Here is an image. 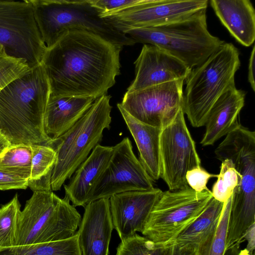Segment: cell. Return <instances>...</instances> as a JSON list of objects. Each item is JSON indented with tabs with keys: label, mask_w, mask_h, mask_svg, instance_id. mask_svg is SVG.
<instances>
[{
	"label": "cell",
	"mask_w": 255,
	"mask_h": 255,
	"mask_svg": "<svg viewBox=\"0 0 255 255\" xmlns=\"http://www.w3.org/2000/svg\"><path fill=\"white\" fill-rule=\"evenodd\" d=\"M122 48L86 31L65 32L41 62L50 96L96 99L107 95L121 74Z\"/></svg>",
	"instance_id": "1"
},
{
	"label": "cell",
	"mask_w": 255,
	"mask_h": 255,
	"mask_svg": "<svg viewBox=\"0 0 255 255\" xmlns=\"http://www.w3.org/2000/svg\"><path fill=\"white\" fill-rule=\"evenodd\" d=\"M51 94L41 63L0 92V129L11 144L46 145L44 117Z\"/></svg>",
	"instance_id": "2"
},
{
	"label": "cell",
	"mask_w": 255,
	"mask_h": 255,
	"mask_svg": "<svg viewBox=\"0 0 255 255\" xmlns=\"http://www.w3.org/2000/svg\"><path fill=\"white\" fill-rule=\"evenodd\" d=\"M221 161L228 159L239 180L232 196L226 250L242 242L246 231L255 223V132L240 125L228 133L215 151Z\"/></svg>",
	"instance_id": "3"
},
{
	"label": "cell",
	"mask_w": 255,
	"mask_h": 255,
	"mask_svg": "<svg viewBox=\"0 0 255 255\" xmlns=\"http://www.w3.org/2000/svg\"><path fill=\"white\" fill-rule=\"evenodd\" d=\"M35 22L46 48L51 47L67 31L84 30L116 45L135 43L115 27L89 0H30Z\"/></svg>",
	"instance_id": "4"
},
{
	"label": "cell",
	"mask_w": 255,
	"mask_h": 255,
	"mask_svg": "<svg viewBox=\"0 0 255 255\" xmlns=\"http://www.w3.org/2000/svg\"><path fill=\"white\" fill-rule=\"evenodd\" d=\"M240 65L238 48L232 43L225 42L191 69L185 80L182 109L193 127L205 125L214 104L228 88L235 85V74Z\"/></svg>",
	"instance_id": "5"
},
{
	"label": "cell",
	"mask_w": 255,
	"mask_h": 255,
	"mask_svg": "<svg viewBox=\"0 0 255 255\" xmlns=\"http://www.w3.org/2000/svg\"><path fill=\"white\" fill-rule=\"evenodd\" d=\"M206 10L165 25L130 29L124 33L135 43L150 44L166 51L191 70L225 42L209 32Z\"/></svg>",
	"instance_id": "6"
},
{
	"label": "cell",
	"mask_w": 255,
	"mask_h": 255,
	"mask_svg": "<svg viewBox=\"0 0 255 255\" xmlns=\"http://www.w3.org/2000/svg\"><path fill=\"white\" fill-rule=\"evenodd\" d=\"M110 95L97 98L81 118L61 136L47 145L56 153L51 177L52 191L60 190L79 166L102 141L103 131L110 129L112 121Z\"/></svg>",
	"instance_id": "7"
},
{
	"label": "cell",
	"mask_w": 255,
	"mask_h": 255,
	"mask_svg": "<svg viewBox=\"0 0 255 255\" xmlns=\"http://www.w3.org/2000/svg\"><path fill=\"white\" fill-rule=\"evenodd\" d=\"M81 220L66 197L60 198L52 190L34 191L20 213L15 247L71 238Z\"/></svg>",
	"instance_id": "8"
},
{
	"label": "cell",
	"mask_w": 255,
	"mask_h": 255,
	"mask_svg": "<svg viewBox=\"0 0 255 255\" xmlns=\"http://www.w3.org/2000/svg\"><path fill=\"white\" fill-rule=\"evenodd\" d=\"M212 197L209 189L198 192L189 186L175 191L162 192L141 234L162 245L191 225L203 212Z\"/></svg>",
	"instance_id": "9"
},
{
	"label": "cell",
	"mask_w": 255,
	"mask_h": 255,
	"mask_svg": "<svg viewBox=\"0 0 255 255\" xmlns=\"http://www.w3.org/2000/svg\"><path fill=\"white\" fill-rule=\"evenodd\" d=\"M0 44L8 55L26 60L31 69L41 63L46 46L30 0H0Z\"/></svg>",
	"instance_id": "10"
},
{
	"label": "cell",
	"mask_w": 255,
	"mask_h": 255,
	"mask_svg": "<svg viewBox=\"0 0 255 255\" xmlns=\"http://www.w3.org/2000/svg\"><path fill=\"white\" fill-rule=\"evenodd\" d=\"M160 178L169 190L187 186V172L201 166V160L181 109L173 122L161 130L160 136Z\"/></svg>",
	"instance_id": "11"
},
{
	"label": "cell",
	"mask_w": 255,
	"mask_h": 255,
	"mask_svg": "<svg viewBox=\"0 0 255 255\" xmlns=\"http://www.w3.org/2000/svg\"><path fill=\"white\" fill-rule=\"evenodd\" d=\"M184 81L177 80L126 92L120 104L136 120L162 130L173 122L182 109Z\"/></svg>",
	"instance_id": "12"
},
{
	"label": "cell",
	"mask_w": 255,
	"mask_h": 255,
	"mask_svg": "<svg viewBox=\"0 0 255 255\" xmlns=\"http://www.w3.org/2000/svg\"><path fill=\"white\" fill-rule=\"evenodd\" d=\"M113 147L112 158L92 190L87 204L123 192L154 188L153 180L135 155L128 137Z\"/></svg>",
	"instance_id": "13"
},
{
	"label": "cell",
	"mask_w": 255,
	"mask_h": 255,
	"mask_svg": "<svg viewBox=\"0 0 255 255\" xmlns=\"http://www.w3.org/2000/svg\"><path fill=\"white\" fill-rule=\"evenodd\" d=\"M208 0H141L136 5L104 18L118 30L165 25L186 18L207 8Z\"/></svg>",
	"instance_id": "14"
},
{
	"label": "cell",
	"mask_w": 255,
	"mask_h": 255,
	"mask_svg": "<svg viewBox=\"0 0 255 255\" xmlns=\"http://www.w3.org/2000/svg\"><path fill=\"white\" fill-rule=\"evenodd\" d=\"M135 78L127 92L186 79L191 69L166 51L152 45L144 44L134 61Z\"/></svg>",
	"instance_id": "15"
},
{
	"label": "cell",
	"mask_w": 255,
	"mask_h": 255,
	"mask_svg": "<svg viewBox=\"0 0 255 255\" xmlns=\"http://www.w3.org/2000/svg\"><path fill=\"white\" fill-rule=\"evenodd\" d=\"M162 191H130L115 194L109 198L114 229L121 240L136 232L142 233L149 215Z\"/></svg>",
	"instance_id": "16"
},
{
	"label": "cell",
	"mask_w": 255,
	"mask_h": 255,
	"mask_svg": "<svg viewBox=\"0 0 255 255\" xmlns=\"http://www.w3.org/2000/svg\"><path fill=\"white\" fill-rule=\"evenodd\" d=\"M77 232L81 255H109L114 229L109 198L87 204Z\"/></svg>",
	"instance_id": "17"
},
{
	"label": "cell",
	"mask_w": 255,
	"mask_h": 255,
	"mask_svg": "<svg viewBox=\"0 0 255 255\" xmlns=\"http://www.w3.org/2000/svg\"><path fill=\"white\" fill-rule=\"evenodd\" d=\"M245 91L238 89L234 85L220 96L208 114L200 142L203 146L214 144L241 125L238 119L245 105Z\"/></svg>",
	"instance_id": "18"
},
{
	"label": "cell",
	"mask_w": 255,
	"mask_h": 255,
	"mask_svg": "<svg viewBox=\"0 0 255 255\" xmlns=\"http://www.w3.org/2000/svg\"><path fill=\"white\" fill-rule=\"evenodd\" d=\"M114 152V147L97 145L87 159L64 184L66 198L76 207L87 204L89 195L96 183L107 168Z\"/></svg>",
	"instance_id": "19"
},
{
	"label": "cell",
	"mask_w": 255,
	"mask_h": 255,
	"mask_svg": "<svg viewBox=\"0 0 255 255\" xmlns=\"http://www.w3.org/2000/svg\"><path fill=\"white\" fill-rule=\"evenodd\" d=\"M211 6L236 40L250 46L255 39V10L249 0H211Z\"/></svg>",
	"instance_id": "20"
},
{
	"label": "cell",
	"mask_w": 255,
	"mask_h": 255,
	"mask_svg": "<svg viewBox=\"0 0 255 255\" xmlns=\"http://www.w3.org/2000/svg\"><path fill=\"white\" fill-rule=\"evenodd\" d=\"M91 97L50 96L44 117V128L51 139L59 137L70 129L90 108Z\"/></svg>",
	"instance_id": "21"
},
{
	"label": "cell",
	"mask_w": 255,
	"mask_h": 255,
	"mask_svg": "<svg viewBox=\"0 0 255 255\" xmlns=\"http://www.w3.org/2000/svg\"><path fill=\"white\" fill-rule=\"evenodd\" d=\"M139 151V161L153 182L160 178V136L161 129L135 119L117 104Z\"/></svg>",
	"instance_id": "22"
},
{
	"label": "cell",
	"mask_w": 255,
	"mask_h": 255,
	"mask_svg": "<svg viewBox=\"0 0 255 255\" xmlns=\"http://www.w3.org/2000/svg\"><path fill=\"white\" fill-rule=\"evenodd\" d=\"M224 203L214 198L200 216L174 239L163 244V247L175 245L192 255L201 248L215 231L218 225Z\"/></svg>",
	"instance_id": "23"
},
{
	"label": "cell",
	"mask_w": 255,
	"mask_h": 255,
	"mask_svg": "<svg viewBox=\"0 0 255 255\" xmlns=\"http://www.w3.org/2000/svg\"><path fill=\"white\" fill-rule=\"evenodd\" d=\"M31 172L28 187L33 191L51 190V177L56 160V153L46 145H31Z\"/></svg>",
	"instance_id": "24"
},
{
	"label": "cell",
	"mask_w": 255,
	"mask_h": 255,
	"mask_svg": "<svg viewBox=\"0 0 255 255\" xmlns=\"http://www.w3.org/2000/svg\"><path fill=\"white\" fill-rule=\"evenodd\" d=\"M78 239L76 232L63 240L6 248L0 255H81Z\"/></svg>",
	"instance_id": "25"
},
{
	"label": "cell",
	"mask_w": 255,
	"mask_h": 255,
	"mask_svg": "<svg viewBox=\"0 0 255 255\" xmlns=\"http://www.w3.org/2000/svg\"><path fill=\"white\" fill-rule=\"evenodd\" d=\"M31 145L11 144L0 155V170L29 179L31 172Z\"/></svg>",
	"instance_id": "26"
},
{
	"label": "cell",
	"mask_w": 255,
	"mask_h": 255,
	"mask_svg": "<svg viewBox=\"0 0 255 255\" xmlns=\"http://www.w3.org/2000/svg\"><path fill=\"white\" fill-rule=\"evenodd\" d=\"M20 207L17 194L9 202L0 207V251L15 246Z\"/></svg>",
	"instance_id": "27"
},
{
	"label": "cell",
	"mask_w": 255,
	"mask_h": 255,
	"mask_svg": "<svg viewBox=\"0 0 255 255\" xmlns=\"http://www.w3.org/2000/svg\"><path fill=\"white\" fill-rule=\"evenodd\" d=\"M232 204V196L224 203L222 214L217 227L204 245L192 255H224Z\"/></svg>",
	"instance_id": "28"
},
{
	"label": "cell",
	"mask_w": 255,
	"mask_h": 255,
	"mask_svg": "<svg viewBox=\"0 0 255 255\" xmlns=\"http://www.w3.org/2000/svg\"><path fill=\"white\" fill-rule=\"evenodd\" d=\"M222 162L217 180L211 191L213 198L223 203L232 196L238 184L239 176L233 162L228 159Z\"/></svg>",
	"instance_id": "29"
},
{
	"label": "cell",
	"mask_w": 255,
	"mask_h": 255,
	"mask_svg": "<svg viewBox=\"0 0 255 255\" xmlns=\"http://www.w3.org/2000/svg\"><path fill=\"white\" fill-rule=\"evenodd\" d=\"M165 248L137 233L121 240L116 255H163Z\"/></svg>",
	"instance_id": "30"
},
{
	"label": "cell",
	"mask_w": 255,
	"mask_h": 255,
	"mask_svg": "<svg viewBox=\"0 0 255 255\" xmlns=\"http://www.w3.org/2000/svg\"><path fill=\"white\" fill-rule=\"evenodd\" d=\"M31 70L26 60L11 56L3 50L0 54V92Z\"/></svg>",
	"instance_id": "31"
},
{
	"label": "cell",
	"mask_w": 255,
	"mask_h": 255,
	"mask_svg": "<svg viewBox=\"0 0 255 255\" xmlns=\"http://www.w3.org/2000/svg\"><path fill=\"white\" fill-rule=\"evenodd\" d=\"M92 6L100 12V16L104 18L129 7L136 5L141 0H89Z\"/></svg>",
	"instance_id": "32"
},
{
	"label": "cell",
	"mask_w": 255,
	"mask_h": 255,
	"mask_svg": "<svg viewBox=\"0 0 255 255\" xmlns=\"http://www.w3.org/2000/svg\"><path fill=\"white\" fill-rule=\"evenodd\" d=\"M218 175L211 174L201 166L188 171L186 174V180L188 185L196 192H201L208 188L207 184L209 180Z\"/></svg>",
	"instance_id": "33"
},
{
	"label": "cell",
	"mask_w": 255,
	"mask_h": 255,
	"mask_svg": "<svg viewBox=\"0 0 255 255\" xmlns=\"http://www.w3.org/2000/svg\"><path fill=\"white\" fill-rule=\"evenodd\" d=\"M28 183L27 179L0 170V190L25 189Z\"/></svg>",
	"instance_id": "34"
},
{
	"label": "cell",
	"mask_w": 255,
	"mask_h": 255,
	"mask_svg": "<svg viewBox=\"0 0 255 255\" xmlns=\"http://www.w3.org/2000/svg\"><path fill=\"white\" fill-rule=\"evenodd\" d=\"M243 239L247 241L246 249L242 255H255V223L251 225L243 236Z\"/></svg>",
	"instance_id": "35"
},
{
	"label": "cell",
	"mask_w": 255,
	"mask_h": 255,
	"mask_svg": "<svg viewBox=\"0 0 255 255\" xmlns=\"http://www.w3.org/2000/svg\"><path fill=\"white\" fill-rule=\"evenodd\" d=\"M255 46H253L251 51L248 65V81L253 91H255Z\"/></svg>",
	"instance_id": "36"
},
{
	"label": "cell",
	"mask_w": 255,
	"mask_h": 255,
	"mask_svg": "<svg viewBox=\"0 0 255 255\" xmlns=\"http://www.w3.org/2000/svg\"><path fill=\"white\" fill-rule=\"evenodd\" d=\"M164 247L165 250L163 255H192L189 252L180 248L175 245Z\"/></svg>",
	"instance_id": "37"
},
{
	"label": "cell",
	"mask_w": 255,
	"mask_h": 255,
	"mask_svg": "<svg viewBox=\"0 0 255 255\" xmlns=\"http://www.w3.org/2000/svg\"><path fill=\"white\" fill-rule=\"evenodd\" d=\"M11 145L9 140L0 129V155Z\"/></svg>",
	"instance_id": "38"
},
{
	"label": "cell",
	"mask_w": 255,
	"mask_h": 255,
	"mask_svg": "<svg viewBox=\"0 0 255 255\" xmlns=\"http://www.w3.org/2000/svg\"><path fill=\"white\" fill-rule=\"evenodd\" d=\"M3 50L4 49L3 46L1 44H0V54L2 52Z\"/></svg>",
	"instance_id": "39"
}]
</instances>
